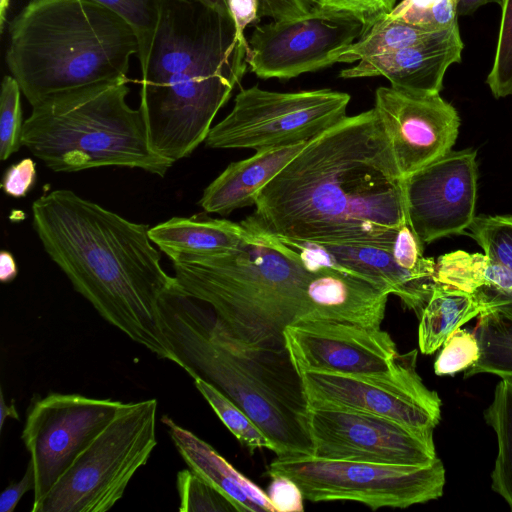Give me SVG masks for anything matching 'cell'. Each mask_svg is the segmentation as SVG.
Here are the masks:
<instances>
[{
	"label": "cell",
	"instance_id": "obj_20",
	"mask_svg": "<svg viewBox=\"0 0 512 512\" xmlns=\"http://www.w3.org/2000/svg\"><path fill=\"white\" fill-rule=\"evenodd\" d=\"M301 320L339 321L380 328L390 290L331 267L309 270ZM300 321V320H299Z\"/></svg>",
	"mask_w": 512,
	"mask_h": 512
},
{
	"label": "cell",
	"instance_id": "obj_30",
	"mask_svg": "<svg viewBox=\"0 0 512 512\" xmlns=\"http://www.w3.org/2000/svg\"><path fill=\"white\" fill-rule=\"evenodd\" d=\"M116 11L134 28L141 72L145 69L157 27L162 0H93Z\"/></svg>",
	"mask_w": 512,
	"mask_h": 512
},
{
	"label": "cell",
	"instance_id": "obj_32",
	"mask_svg": "<svg viewBox=\"0 0 512 512\" xmlns=\"http://www.w3.org/2000/svg\"><path fill=\"white\" fill-rule=\"evenodd\" d=\"M21 88L12 75H5L0 96V159L7 160L22 143L24 122L21 109Z\"/></svg>",
	"mask_w": 512,
	"mask_h": 512
},
{
	"label": "cell",
	"instance_id": "obj_24",
	"mask_svg": "<svg viewBox=\"0 0 512 512\" xmlns=\"http://www.w3.org/2000/svg\"><path fill=\"white\" fill-rule=\"evenodd\" d=\"M149 237L170 259L216 255L238 248L249 235L242 224L225 219L173 217L149 228Z\"/></svg>",
	"mask_w": 512,
	"mask_h": 512
},
{
	"label": "cell",
	"instance_id": "obj_16",
	"mask_svg": "<svg viewBox=\"0 0 512 512\" xmlns=\"http://www.w3.org/2000/svg\"><path fill=\"white\" fill-rule=\"evenodd\" d=\"M283 336L299 374L384 375L394 370L401 357L386 331L353 323L300 320L288 325Z\"/></svg>",
	"mask_w": 512,
	"mask_h": 512
},
{
	"label": "cell",
	"instance_id": "obj_23",
	"mask_svg": "<svg viewBox=\"0 0 512 512\" xmlns=\"http://www.w3.org/2000/svg\"><path fill=\"white\" fill-rule=\"evenodd\" d=\"M435 282L472 294L482 313L496 311L512 316V272L485 253L458 250L440 256Z\"/></svg>",
	"mask_w": 512,
	"mask_h": 512
},
{
	"label": "cell",
	"instance_id": "obj_42",
	"mask_svg": "<svg viewBox=\"0 0 512 512\" xmlns=\"http://www.w3.org/2000/svg\"><path fill=\"white\" fill-rule=\"evenodd\" d=\"M35 480L33 467L28 462L24 476L18 481L8 485L0 495V512H13L17 504L30 490H34Z\"/></svg>",
	"mask_w": 512,
	"mask_h": 512
},
{
	"label": "cell",
	"instance_id": "obj_31",
	"mask_svg": "<svg viewBox=\"0 0 512 512\" xmlns=\"http://www.w3.org/2000/svg\"><path fill=\"white\" fill-rule=\"evenodd\" d=\"M468 229L483 253L512 272V215L475 216Z\"/></svg>",
	"mask_w": 512,
	"mask_h": 512
},
{
	"label": "cell",
	"instance_id": "obj_8",
	"mask_svg": "<svg viewBox=\"0 0 512 512\" xmlns=\"http://www.w3.org/2000/svg\"><path fill=\"white\" fill-rule=\"evenodd\" d=\"M158 402L123 403L31 512H105L122 497L157 445Z\"/></svg>",
	"mask_w": 512,
	"mask_h": 512
},
{
	"label": "cell",
	"instance_id": "obj_36",
	"mask_svg": "<svg viewBox=\"0 0 512 512\" xmlns=\"http://www.w3.org/2000/svg\"><path fill=\"white\" fill-rule=\"evenodd\" d=\"M479 354V344L474 333L460 327L443 343L434 363V372L444 376L467 370L477 362Z\"/></svg>",
	"mask_w": 512,
	"mask_h": 512
},
{
	"label": "cell",
	"instance_id": "obj_13",
	"mask_svg": "<svg viewBox=\"0 0 512 512\" xmlns=\"http://www.w3.org/2000/svg\"><path fill=\"white\" fill-rule=\"evenodd\" d=\"M307 426L313 455L321 458L421 465L436 459L433 430L337 407H311Z\"/></svg>",
	"mask_w": 512,
	"mask_h": 512
},
{
	"label": "cell",
	"instance_id": "obj_21",
	"mask_svg": "<svg viewBox=\"0 0 512 512\" xmlns=\"http://www.w3.org/2000/svg\"><path fill=\"white\" fill-rule=\"evenodd\" d=\"M161 420L188 468L221 492L238 512H275L267 493L235 469L209 443L167 415Z\"/></svg>",
	"mask_w": 512,
	"mask_h": 512
},
{
	"label": "cell",
	"instance_id": "obj_17",
	"mask_svg": "<svg viewBox=\"0 0 512 512\" xmlns=\"http://www.w3.org/2000/svg\"><path fill=\"white\" fill-rule=\"evenodd\" d=\"M374 109L403 179L450 152L456 142L460 118L440 93L379 87Z\"/></svg>",
	"mask_w": 512,
	"mask_h": 512
},
{
	"label": "cell",
	"instance_id": "obj_18",
	"mask_svg": "<svg viewBox=\"0 0 512 512\" xmlns=\"http://www.w3.org/2000/svg\"><path fill=\"white\" fill-rule=\"evenodd\" d=\"M276 237L292 250L308 270L331 267L384 286L418 317L436 283L434 274L400 267L391 249L379 245L323 243Z\"/></svg>",
	"mask_w": 512,
	"mask_h": 512
},
{
	"label": "cell",
	"instance_id": "obj_37",
	"mask_svg": "<svg viewBox=\"0 0 512 512\" xmlns=\"http://www.w3.org/2000/svg\"><path fill=\"white\" fill-rule=\"evenodd\" d=\"M391 253L400 267L435 275L436 261L423 256V245L407 223L398 229Z\"/></svg>",
	"mask_w": 512,
	"mask_h": 512
},
{
	"label": "cell",
	"instance_id": "obj_19",
	"mask_svg": "<svg viewBox=\"0 0 512 512\" xmlns=\"http://www.w3.org/2000/svg\"><path fill=\"white\" fill-rule=\"evenodd\" d=\"M464 48L459 26L436 32L424 40L386 54L359 61L340 72L342 78L386 77L392 87L438 94L447 69L459 63Z\"/></svg>",
	"mask_w": 512,
	"mask_h": 512
},
{
	"label": "cell",
	"instance_id": "obj_34",
	"mask_svg": "<svg viewBox=\"0 0 512 512\" xmlns=\"http://www.w3.org/2000/svg\"><path fill=\"white\" fill-rule=\"evenodd\" d=\"M388 16L434 31L458 25L455 0H402Z\"/></svg>",
	"mask_w": 512,
	"mask_h": 512
},
{
	"label": "cell",
	"instance_id": "obj_4",
	"mask_svg": "<svg viewBox=\"0 0 512 512\" xmlns=\"http://www.w3.org/2000/svg\"><path fill=\"white\" fill-rule=\"evenodd\" d=\"M161 310L180 368L211 383L239 406L274 443L277 457L313 454L308 403L286 348L241 341L207 304L177 285L163 296Z\"/></svg>",
	"mask_w": 512,
	"mask_h": 512
},
{
	"label": "cell",
	"instance_id": "obj_48",
	"mask_svg": "<svg viewBox=\"0 0 512 512\" xmlns=\"http://www.w3.org/2000/svg\"><path fill=\"white\" fill-rule=\"evenodd\" d=\"M9 0H2L1 2V26L4 25V19H5V11L8 7Z\"/></svg>",
	"mask_w": 512,
	"mask_h": 512
},
{
	"label": "cell",
	"instance_id": "obj_5",
	"mask_svg": "<svg viewBox=\"0 0 512 512\" xmlns=\"http://www.w3.org/2000/svg\"><path fill=\"white\" fill-rule=\"evenodd\" d=\"M6 63L31 106L63 91L127 79L134 28L93 0H30L9 24Z\"/></svg>",
	"mask_w": 512,
	"mask_h": 512
},
{
	"label": "cell",
	"instance_id": "obj_43",
	"mask_svg": "<svg viewBox=\"0 0 512 512\" xmlns=\"http://www.w3.org/2000/svg\"><path fill=\"white\" fill-rule=\"evenodd\" d=\"M228 7L231 16L242 31L260 20L257 0H228Z\"/></svg>",
	"mask_w": 512,
	"mask_h": 512
},
{
	"label": "cell",
	"instance_id": "obj_22",
	"mask_svg": "<svg viewBox=\"0 0 512 512\" xmlns=\"http://www.w3.org/2000/svg\"><path fill=\"white\" fill-rule=\"evenodd\" d=\"M306 143L258 150L248 159L229 164L205 188L199 205L205 212L220 215L255 205L258 193Z\"/></svg>",
	"mask_w": 512,
	"mask_h": 512
},
{
	"label": "cell",
	"instance_id": "obj_41",
	"mask_svg": "<svg viewBox=\"0 0 512 512\" xmlns=\"http://www.w3.org/2000/svg\"><path fill=\"white\" fill-rule=\"evenodd\" d=\"M36 182V163L24 158L8 167L3 175L1 188L13 198L25 197Z\"/></svg>",
	"mask_w": 512,
	"mask_h": 512
},
{
	"label": "cell",
	"instance_id": "obj_9",
	"mask_svg": "<svg viewBox=\"0 0 512 512\" xmlns=\"http://www.w3.org/2000/svg\"><path fill=\"white\" fill-rule=\"evenodd\" d=\"M270 477L283 475L312 502L348 500L373 510L407 508L443 494L445 468L439 458L421 465L321 458L311 455L276 457Z\"/></svg>",
	"mask_w": 512,
	"mask_h": 512
},
{
	"label": "cell",
	"instance_id": "obj_27",
	"mask_svg": "<svg viewBox=\"0 0 512 512\" xmlns=\"http://www.w3.org/2000/svg\"><path fill=\"white\" fill-rule=\"evenodd\" d=\"M473 331L479 344V358L467 369L466 378L490 373L501 378H512V316L500 312L479 315Z\"/></svg>",
	"mask_w": 512,
	"mask_h": 512
},
{
	"label": "cell",
	"instance_id": "obj_2",
	"mask_svg": "<svg viewBox=\"0 0 512 512\" xmlns=\"http://www.w3.org/2000/svg\"><path fill=\"white\" fill-rule=\"evenodd\" d=\"M32 224L51 260L105 321L180 367L161 310L163 296L177 282L162 268L148 225L69 189L37 198Z\"/></svg>",
	"mask_w": 512,
	"mask_h": 512
},
{
	"label": "cell",
	"instance_id": "obj_38",
	"mask_svg": "<svg viewBox=\"0 0 512 512\" xmlns=\"http://www.w3.org/2000/svg\"><path fill=\"white\" fill-rule=\"evenodd\" d=\"M397 0H322L324 8L355 17L367 33L385 19L394 9Z\"/></svg>",
	"mask_w": 512,
	"mask_h": 512
},
{
	"label": "cell",
	"instance_id": "obj_6",
	"mask_svg": "<svg viewBox=\"0 0 512 512\" xmlns=\"http://www.w3.org/2000/svg\"><path fill=\"white\" fill-rule=\"evenodd\" d=\"M241 223L249 235L238 248L171 259L177 288L207 304L241 341L284 349L285 328L301 320L307 310L309 270L250 216Z\"/></svg>",
	"mask_w": 512,
	"mask_h": 512
},
{
	"label": "cell",
	"instance_id": "obj_11",
	"mask_svg": "<svg viewBox=\"0 0 512 512\" xmlns=\"http://www.w3.org/2000/svg\"><path fill=\"white\" fill-rule=\"evenodd\" d=\"M417 350L401 354L384 375L354 376L330 372L300 373L308 406L337 407L383 416L414 429L434 430L441 399L416 370Z\"/></svg>",
	"mask_w": 512,
	"mask_h": 512
},
{
	"label": "cell",
	"instance_id": "obj_29",
	"mask_svg": "<svg viewBox=\"0 0 512 512\" xmlns=\"http://www.w3.org/2000/svg\"><path fill=\"white\" fill-rule=\"evenodd\" d=\"M193 380L197 390L242 445L251 451L266 448L275 453L274 443L239 406L203 378L196 376Z\"/></svg>",
	"mask_w": 512,
	"mask_h": 512
},
{
	"label": "cell",
	"instance_id": "obj_28",
	"mask_svg": "<svg viewBox=\"0 0 512 512\" xmlns=\"http://www.w3.org/2000/svg\"><path fill=\"white\" fill-rule=\"evenodd\" d=\"M442 31V30H440ZM439 32L387 16L367 33L333 54L334 63H353L416 44Z\"/></svg>",
	"mask_w": 512,
	"mask_h": 512
},
{
	"label": "cell",
	"instance_id": "obj_25",
	"mask_svg": "<svg viewBox=\"0 0 512 512\" xmlns=\"http://www.w3.org/2000/svg\"><path fill=\"white\" fill-rule=\"evenodd\" d=\"M482 312L483 308L472 294L436 282L419 317L421 353L430 355L436 352L453 331Z\"/></svg>",
	"mask_w": 512,
	"mask_h": 512
},
{
	"label": "cell",
	"instance_id": "obj_3",
	"mask_svg": "<svg viewBox=\"0 0 512 512\" xmlns=\"http://www.w3.org/2000/svg\"><path fill=\"white\" fill-rule=\"evenodd\" d=\"M248 55L231 15L196 0H162L140 81L139 108L154 152L174 164L205 141Z\"/></svg>",
	"mask_w": 512,
	"mask_h": 512
},
{
	"label": "cell",
	"instance_id": "obj_47",
	"mask_svg": "<svg viewBox=\"0 0 512 512\" xmlns=\"http://www.w3.org/2000/svg\"><path fill=\"white\" fill-rule=\"evenodd\" d=\"M201 4L224 14H230L228 0H196Z\"/></svg>",
	"mask_w": 512,
	"mask_h": 512
},
{
	"label": "cell",
	"instance_id": "obj_26",
	"mask_svg": "<svg viewBox=\"0 0 512 512\" xmlns=\"http://www.w3.org/2000/svg\"><path fill=\"white\" fill-rule=\"evenodd\" d=\"M484 419L494 430L498 443L491 487L512 511V378H501L484 411Z\"/></svg>",
	"mask_w": 512,
	"mask_h": 512
},
{
	"label": "cell",
	"instance_id": "obj_1",
	"mask_svg": "<svg viewBox=\"0 0 512 512\" xmlns=\"http://www.w3.org/2000/svg\"><path fill=\"white\" fill-rule=\"evenodd\" d=\"M255 206L250 217L278 237L391 249L407 223L403 178L375 109L309 140Z\"/></svg>",
	"mask_w": 512,
	"mask_h": 512
},
{
	"label": "cell",
	"instance_id": "obj_40",
	"mask_svg": "<svg viewBox=\"0 0 512 512\" xmlns=\"http://www.w3.org/2000/svg\"><path fill=\"white\" fill-rule=\"evenodd\" d=\"M267 496L275 512H303V493L299 486L283 475L272 476Z\"/></svg>",
	"mask_w": 512,
	"mask_h": 512
},
{
	"label": "cell",
	"instance_id": "obj_15",
	"mask_svg": "<svg viewBox=\"0 0 512 512\" xmlns=\"http://www.w3.org/2000/svg\"><path fill=\"white\" fill-rule=\"evenodd\" d=\"M476 151H450L403 179L407 224L423 244L462 234L475 218Z\"/></svg>",
	"mask_w": 512,
	"mask_h": 512
},
{
	"label": "cell",
	"instance_id": "obj_14",
	"mask_svg": "<svg viewBox=\"0 0 512 512\" xmlns=\"http://www.w3.org/2000/svg\"><path fill=\"white\" fill-rule=\"evenodd\" d=\"M362 33L355 17L326 8L302 19L258 25L247 41L248 65L260 78L290 79L335 64L333 54Z\"/></svg>",
	"mask_w": 512,
	"mask_h": 512
},
{
	"label": "cell",
	"instance_id": "obj_45",
	"mask_svg": "<svg viewBox=\"0 0 512 512\" xmlns=\"http://www.w3.org/2000/svg\"><path fill=\"white\" fill-rule=\"evenodd\" d=\"M458 16H467L474 13L479 7L488 3H497L501 6L503 0H455Z\"/></svg>",
	"mask_w": 512,
	"mask_h": 512
},
{
	"label": "cell",
	"instance_id": "obj_7",
	"mask_svg": "<svg viewBox=\"0 0 512 512\" xmlns=\"http://www.w3.org/2000/svg\"><path fill=\"white\" fill-rule=\"evenodd\" d=\"M127 79L52 94L32 106L23 146L54 172L119 166L164 176L173 165L150 146L143 114L131 108Z\"/></svg>",
	"mask_w": 512,
	"mask_h": 512
},
{
	"label": "cell",
	"instance_id": "obj_10",
	"mask_svg": "<svg viewBox=\"0 0 512 512\" xmlns=\"http://www.w3.org/2000/svg\"><path fill=\"white\" fill-rule=\"evenodd\" d=\"M349 101V94L331 89L289 93L257 86L243 89L204 143L215 149L258 151L308 142L342 121Z\"/></svg>",
	"mask_w": 512,
	"mask_h": 512
},
{
	"label": "cell",
	"instance_id": "obj_46",
	"mask_svg": "<svg viewBox=\"0 0 512 512\" xmlns=\"http://www.w3.org/2000/svg\"><path fill=\"white\" fill-rule=\"evenodd\" d=\"M8 418L19 420V413L17 411V408H16L13 400L9 404L5 402L4 393H3V390L1 389V392H0V430L1 431L3 430L5 421Z\"/></svg>",
	"mask_w": 512,
	"mask_h": 512
},
{
	"label": "cell",
	"instance_id": "obj_44",
	"mask_svg": "<svg viewBox=\"0 0 512 512\" xmlns=\"http://www.w3.org/2000/svg\"><path fill=\"white\" fill-rule=\"evenodd\" d=\"M18 274V268L13 255L6 250L0 253V280L2 283L13 281Z\"/></svg>",
	"mask_w": 512,
	"mask_h": 512
},
{
	"label": "cell",
	"instance_id": "obj_35",
	"mask_svg": "<svg viewBox=\"0 0 512 512\" xmlns=\"http://www.w3.org/2000/svg\"><path fill=\"white\" fill-rule=\"evenodd\" d=\"M487 84L496 98L512 95V0H503L501 21Z\"/></svg>",
	"mask_w": 512,
	"mask_h": 512
},
{
	"label": "cell",
	"instance_id": "obj_39",
	"mask_svg": "<svg viewBox=\"0 0 512 512\" xmlns=\"http://www.w3.org/2000/svg\"><path fill=\"white\" fill-rule=\"evenodd\" d=\"M258 16L274 21L302 19L324 9L322 0H257Z\"/></svg>",
	"mask_w": 512,
	"mask_h": 512
},
{
	"label": "cell",
	"instance_id": "obj_12",
	"mask_svg": "<svg viewBox=\"0 0 512 512\" xmlns=\"http://www.w3.org/2000/svg\"><path fill=\"white\" fill-rule=\"evenodd\" d=\"M123 403L57 392L32 402L21 435L34 472L32 507L46 497Z\"/></svg>",
	"mask_w": 512,
	"mask_h": 512
},
{
	"label": "cell",
	"instance_id": "obj_33",
	"mask_svg": "<svg viewBox=\"0 0 512 512\" xmlns=\"http://www.w3.org/2000/svg\"><path fill=\"white\" fill-rule=\"evenodd\" d=\"M176 485L181 512H238L230 500L189 468L178 472Z\"/></svg>",
	"mask_w": 512,
	"mask_h": 512
}]
</instances>
